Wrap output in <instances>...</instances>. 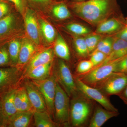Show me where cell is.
<instances>
[{"label":"cell","instance_id":"1","mask_svg":"<svg viewBox=\"0 0 127 127\" xmlns=\"http://www.w3.org/2000/svg\"><path fill=\"white\" fill-rule=\"evenodd\" d=\"M112 0H88L72 4L73 9L79 16L93 24L100 23L109 14Z\"/></svg>","mask_w":127,"mask_h":127},{"label":"cell","instance_id":"2","mask_svg":"<svg viewBox=\"0 0 127 127\" xmlns=\"http://www.w3.org/2000/svg\"><path fill=\"white\" fill-rule=\"evenodd\" d=\"M70 98V126L74 127L88 126L96 102L80 92Z\"/></svg>","mask_w":127,"mask_h":127},{"label":"cell","instance_id":"3","mask_svg":"<svg viewBox=\"0 0 127 127\" xmlns=\"http://www.w3.org/2000/svg\"><path fill=\"white\" fill-rule=\"evenodd\" d=\"M54 106V121L59 126H70V98L57 82Z\"/></svg>","mask_w":127,"mask_h":127},{"label":"cell","instance_id":"4","mask_svg":"<svg viewBox=\"0 0 127 127\" xmlns=\"http://www.w3.org/2000/svg\"><path fill=\"white\" fill-rule=\"evenodd\" d=\"M52 75L56 81L68 95L70 98L77 94L78 89L74 76L69 67L62 59L58 60L53 67Z\"/></svg>","mask_w":127,"mask_h":127},{"label":"cell","instance_id":"5","mask_svg":"<svg viewBox=\"0 0 127 127\" xmlns=\"http://www.w3.org/2000/svg\"><path fill=\"white\" fill-rule=\"evenodd\" d=\"M122 58L101 64L86 73L74 75L85 84L94 87L98 83L114 72L117 64Z\"/></svg>","mask_w":127,"mask_h":127},{"label":"cell","instance_id":"6","mask_svg":"<svg viewBox=\"0 0 127 127\" xmlns=\"http://www.w3.org/2000/svg\"><path fill=\"white\" fill-rule=\"evenodd\" d=\"M23 71L16 66L0 68V96L8 91L20 86L23 79Z\"/></svg>","mask_w":127,"mask_h":127},{"label":"cell","instance_id":"7","mask_svg":"<svg viewBox=\"0 0 127 127\" xmlns=\"http://www.w3.org/2000/svg\"><path fill=\"white\" fill-rule=\"evenodd\" d=\"M127 85V74L113 72L94 88L99 89L109 97L113 95L118 96Z\"/></svg>","mask_w":127,"mask_h":127},{"label":"cell","instance_id":"8","mask_svg":"<svg viewBox=\"0 0 127 127\" xmlns=\"http://www.w3.org/2000/svg\"><path fill=\"white\" fill-rule=\"evenodd\" d=\"M31 80L39 89L45 100L48 112L54 119V103L57 82L55 77L52 74L43 80Z\"/></svg>","mask_w":127,"mask_h":127},{"label":"cell","instance_id":"9","mask_svg":"<svg viewBox=\"0 0 127 127\" xmlns=\"http://www.w3.org/2000/svg\"><path fill=\"white\" fill-rule=\"evenodd\" d=\"M74 76L78 91L91 100L100 104L109 111L118 112V109L112 104L109 97L97 89L89 86Z\"/></svg>","mask_w":127,"mask_h":127},{"label":"cell","instance_id":"10","mask_svg":"<svg viewBox=\"0 0 127 127\" xmlns=\"http://www.w3.org/2000/svg\"><path fill=\"white\" fill-rule=\"evenodd\" d=\"M34 111H47L45 102L39 89L31 79L25 78L22 83Z\"/></svg>","mask_w":127,"mask_h":127},{"label":"cell","instance_id":"11","mask_svg":"<svg viewBox=\"0 0 127 127\" xmlns=\"http://www.w3.org/2000/svg\"><path fill=\"white\" fill-rule=\"evenodd\" d=\"M16 23V17L13 12L0 20V44L14 38Z\"/></svg>","mask_w":127,"mask_h":127},{"label":"cell","instance_id":"12","mask_svg":"<svg viewBox=\"0 0 127 127\" xmlns=\"http://www.w3.org/2000/svg\"><path fill=\"white\" fill-rule=\"evenodd\" d=\"M119 114V112L109 111L96 103L88 127H101L108 120Z\"/></svg>","mask_w":127,"mask_h":127},{"label":"cell","instance_id":"13","mask_svg":"<svg viewBox=\"0 0 127 127\" xmlns=\"http://www.w3.org/2000/svg\"><path fill=\"white\" fill-rule=\"evenodd\" d=\"M37 52L36 45L32 41L25 38L21 41V46L16 66L24 70L32 58Z\"/></svg>","mask_w":127,"mask_h":127},{"label":"cell","instance_id":"14","mask_svg":"<svg viewBox=\"0 0 127 127\" xmlns=\"http://www.w3.org/2000/svg\"><path fill=\"white\" fill-rule=\"evenodd\" d=\"M24 18L28 35L36 45H39L40 32L35 15L32 10L27 8L26 10Z\"/></svg>","mask_w":127,"mask_h":127},{"label":"cell","instance_id":"15","mask_svg":"<svg viewBox=\"0 0 127 127\" xmlns=\"http://www.w3.org/2000/svg\"><path fill=\"white\" fill-rule=\"evenodd\" d=\"M17 89L8 91L0 96L1 98V125L17 111L14 104V97Z\"/></svg>","mask_w":127,"mask_h":127},{"label":"cell","instance_id":"16","mask_svg":"<svg viewBox=\"0 0 127 127\" xmlns=\"http://www.w3.org/2000/svg\"><path fill=\"white\" fill-rule=\"evenodd\" d=\"M54 57V52L51 48H48L37 52L25 67L23 70V75L28 71L38 66L53 62Z\"/></svg>","mask_w":127,"mask_h":127},{"label":"cell","instance_id":"17","mask_svg":"<svg viewBox=\"0 0 127 127\" xmlns=\"http://www.w3.org/2000/svg\"><path fill=\"white\" fill-rule=\"evenodd\" d=\"M34 112H19L4 122L0 127H29L33 118Z\"/></svg>","mask_w":127,"mask_h":127},{"label":"cell","instance_id":"18","mask_svg":"<svg viewBox=\"0 0 127 127\" xmlns=\"http://www.w3.org/2000/svg\"><path fill=\"white\" fill-rule=\"evenodd\" d=\"M53 62L38 66L23 75V78L31 80H42L46 79L52 74Z\"/></svg>","mask_w":127,"mask_h":127},{"label":"cell","instance_id":"19","mask_svg":"<svg viewBox=\"0 0 127 127\" xmlns=\"http://www.w3.org/2000/svg\"><path fill=\"white\" fill-rule=\"evenodd\" d=\"M127 55V42L120 38L116 37L114 39L111 53L101 64L106 63L113 60L119 59Z\"/></svg>","mask_w":127,"mask_h":127},{"label":"cell","instance_id":"20","mask_svg":"<svg viewBox=\"0 0 127 127\" xmlns=\"http://www.w3.org/2000/svg\"><path fill=\"white\" fill-rule=\"evenodd\" d=\"M124 28L123 24L117 18H112L101 22L97 28V34L111 33L120 32Z\"/></svg>","mask_w":127,"mask_h":127},{"label":"cell","instance_id":"21","mask_svg":"<svg viewBox=\"0 0 127 127\" xmlns=\"http://www.w3.org/2000/svg\"><path fill=\"white\" fill-rule=\"evenodd\" d=\"M34 126L36 127H60L53 120L47 111H34L33 113Z\"/></svg>","mask_w":127,"mask_h":127},{"label":"cell","instance_id":"22","mask_svg":"<svg viewBox=\"0 0 127 127\" xmlns=\"http://www.w3.org/2000/svg\"><path fill=\"white\" fill-rule=\"evenodd\" d=\"M54 52L62 60L68 61L70 58V54L68 46L63 37L58 34L54 45Z\"/></svg>","mask_w":127,"mask_h":127},{"label":"cell","instance_id":"23","mask_svg":"<svg viewBox=\"0 0 127 127\" xmlns=\"http://www.w3.org/2000/svg\"><path fill=\"white\" fill-rule=\"evenodd\" d=\"M7 43L12 66H16L20 51L21 41L18 39L14 38L7 42Z\"/></svg>","mask_w":127,"mask_h":127},{"label":"cell","instance_id":"24","mask_svg":"<svg viewBox=\"0 0 127 127\" xmlns=\"http://www.w3.org/2000/svg\"><path fill=\"white\" fill-rule=\"evenodd\" d=\"M40 27L44 38L48 43L53 42L56 37L55 28L50 23L41 20L40 22Z\"/></svg>","mask_w":127,"mask_h":127},{"label":"cell","instance_id":"25","mask_svg":"<svg viewBox=\"0 0 127 127\" xmlns=\"http://www.w3.org/2000/svg\"><path fill=\"white\" fill-rule=\"evenodd\" d=\"M74 43L76 52L79 56L85 58L89 55L84 38L76 37L74 39Z\"/></svg>","mask_w":127,"mask_h":127},{"label":"cell","instance_id":"26","mask_svg":"<svg viewBox=\"0 0 127 127\" xmlns=\"http://www.w3.org/2000/svg\"><path fill=\"white\" fill-rule=\"evenodd\" d=\"M114 40V39L112 37H107L100 40L95 50L100 51L108 56L112 51Z\"/></svg>","mask_w":127,"mask_h":127},{"label":"cell","instance_id":"27","mask_svg":"<svg viewBox=\"0 0 127 127\" xmlns=\"http://www.w3.org/2000/svg\"><path fill=\"white\" fill-rule=\"evenodd\" d=\"M12 66L7 43L0 44V68Z\"/></svg>","mask_w":127,"mask_h":127},{"label":"cell","instance_id":"28","mask_svg":"<svg viewBox=\"0 0 127 127\" xmlns=\"http://www.w3.org/2000/svg\"><path fill=\"white\" fill-rule=\"evenodd\" d=\"M54 16L61 20L68 18L71 16L70 13L66 6L64 4H59L55 5L52 9Z\"/></svg>","mask_w":127,"mask_h":127},{"label":"cell","instance_id":"29","mask_svg":"<svg viewBox=\"0 0 127 127\" xmlns=\"http://www.w3.org/2000/svg\"><path fill=\"white\" fill-rule=\"evenodd\" d=\"M66 27L68 31L76 35H83L91 32L88 28L78 23H70L67 25Z\"/></svg>","mask_w":127,"mask_h":127},{"label":"cell","instance_id":"30","mask_svg":"<svg viewBox=\"0 0 127 127\" xmlns=\"http://www.w3.org/2000/svg\"><path fill=\"white\" fill-rule=\"evenodd\" d=\"M101 39V36L100 35L96 34L87 36L84 38L89 54L95 50Z\"/></svg>","mask_w":127,"mask_h":127},{"label":"cell","instance_id":"31","mask_svg":"<svg viewBox=\"0 0 127 127\" xmlns=\"http://www.w3.org/2000/svg\"><path fill=\"white\" fill-rule=\"evenodd\" d=\"M93 67V64L90 60L82 61L77 66L75 75H81L86 73Z\"/></svg>","mask_w":127,"mask_h":127},{"label":"cell","instance_id":"32","mask_svg":"<svg viewBox=\"0 0 127 127\" xmlns=\"http://www.w3.org/2000/svg\"><path fill=\"white\" fill-rule=\"evenodd\" d=\"M13 6L7 0H0V20L12 12Z\"/></svg>","mask_w":127,"mask_h":127},{"label":"cell","instance_id":"33","mask_svg":"<svg viewBox=\"0 0 127 127\" xmlns=\"http://www.w3.org/2000/svg\"><path fill=\"white\" fill-rule=\"evenodd\" d=\"M107 56L100 51L95 50L91 53L90 60L93 64L94 67L101 63Z\"/></svg>","mask_w":127,"mask_h":127},{"label":"cell","instance_id":"34","mask_svg":"<svg viewBox=\"0 0 127 127\" xmlns=\"http://www.w3.org/2000/svg\"><path fill=\"white\" fill-rule=\"evenodd\" d=\"M114 72L127 74V55L122 58L119 61L116 65Z\"/></svg>","mask_w":127,"mask_h":127},{"label":"cell","instance_id":"35","mask_svg":"<svg viewBox=\"0 0 127 127\" xmlns=\"http://www.w3.org/2000/svg\"><path fill=\"white\" fill-rule=\"evenodd\" d=\"M13 5L15 9L20 12L23 14L25 11L26 7V1L25 0H7Z\"/></svg>","mask_w":127,"mask_h":127},{"label":"cell","instance_id":"36","mask_svg":"<svg viewBox=\"0 0 127 127\" xmlns=\"http://www.w3.org/2000/svg\"><path fill=\"white\" fill-rule=\"evenodd\" d=\"M33 4L40 5L46 6L50 4L52 0H28Z\"/></svg>","mask_w":127,"mask_h":127},{"label":"cell","instance_id":"37","mask_svg":"<svg viewBox=\"0 0 127 127\" xmlns=\"http://www.w3.org/2000/svg\"><path fill=\"white\" fill-rule=\"evenodd\" d=\"M116 37L120 38L127 42V27H124L116 35Z\"/></svg>","mask_w":127,"mask_h":127},{"label":"cell","instance_id":"38","mask_svg":"<svg viewBox=\"0 0 127 127\" xmlns=\"http://www.w3.org/2000/svg\"><path fill=\"white\" fill-rule=\"evenodd\" d=\"M118 96L127 105V85L123 92Z\"/></svg>","mask_w":127,"mask_h":127},{"label":"cell","instance_id":"39","mask_svg":"<svg viewBox=\"0 0 127 127\" xmlns=\"http://www.w3.org/2000/svg\"><path fill=\"white\" fill-rule=\"evenodd\" d=\"M2 121V114H1V98L0 97V126Z\"/></svg>","mask_w":127,"mask_h":127},{"label":"cell","instance_id":"40","mask_svg":"<svg viewBox=\"0 0 127 127\" xmlns=\"http://www.w3.org/2000/svg\"><path fill=\"white\" fill-rule=\"evenodd\" d=\"M126 27H127V20H126Z\"/></svg>","mask_w":127,"mask_h":127},{"label":"cell","instance_id":"41","mask_svg":"<svg viewBox=\"0 0 127 127\" xmlns=\"http://www.w3.org/2000/svg\"><path fill=\"white\" fill-rule=\"evenodd\" d=\"M77 0L78 1H83L84 0Z\"/></svg>","mask_w":127,"mask_h":127}]
</instances>
